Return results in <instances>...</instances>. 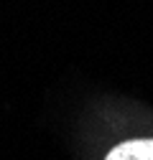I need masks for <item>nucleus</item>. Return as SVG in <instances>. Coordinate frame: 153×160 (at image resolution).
<instances>
[{
	"label": "nucleus",
	"mask_w": 153,
	"mask_h": 160,
	"mask_svg": "<svg viewBox=\"0 0 153 160\" xmlns=\"http://www.w3.org/2000/svg\"><path fill=\"white\" fill-rule=\"evenodd\" d=\"M105 160H153V140H128L112 148Z\"/></svg>",
	"instance_id": "f257e3e1"
}]
</instances>
